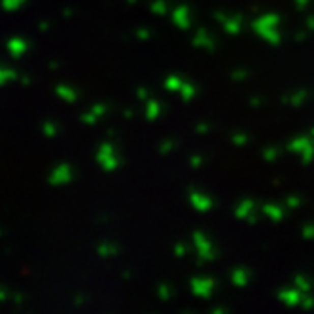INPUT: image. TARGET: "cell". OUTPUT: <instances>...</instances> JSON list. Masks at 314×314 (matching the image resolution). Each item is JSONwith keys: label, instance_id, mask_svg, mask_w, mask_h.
Masks as SVG:
<instances>
[{"label": "cell", "instance_id": "obj_1", "mask_svg": "<svg viewBox=\"0 0 314 314\" xmlns=\"http://www.w3.org/2000/svg\"><path fill=\"white\" fill-rule=\"evenodd\" d=\"M70 178H72L70 167L63 163V165H59V167H55V170L51 173V176H49V184H53V186H59V184H67Z\"/></svg>", "mask_w": 314, "mask_h": 314}, {"label": "cell", "instance_id": "obj_2", "mask_svg": "<svg viewBox=\"0 0 314 314\" xmlns=\"http://www.w3.org/2000/svg\"><path fill=\"white\" fill-rule=\"evenodd\" d=\"M276 25H278V15H263V17H260V19L254 23V28L255 33L263 34L265 31H271V28H276Z\"/></svg>", "mask_w": 314, "mask_h": 314}, {"label": "cell", "instance_id": "obj_3", "mask_svg": "<svg viewBox=\"0 0 314 314\" xmlns=\"http://www.w3.org/2000/svg\"><path fill=\"white\" fill-rule=\"evenodd\" d=\"M212 288H214V282L208 280V278H197V280L191 282V290L199 297H208L210 292H212Z\"/></svg>", "mask_w": 314, "mask_h": 314}, {"label": "cell", "instance_id": "obj_4", "mask_svg": "<svg viewBox=\"0 0 314 314\" xmlns=\"http://www.w3.org/2000/svg\"><path fill=\"white\" fill-rule=\"evenodd\" d=\"M282 303H286V305H301V301H303V295H301V290H282L280 294H278Z\"/></svg>", "mask_w": 314, "mask_h": 314}, {"label": "cell", "instance_id": "obj_5", "mask_svg": "<svg viewBox=\"0 0 314 314\" xmlns=\"http://www.w3.org/2000/svg\"><path fill=\"white\" fill-rule=\"evenodd\" d=\"M191 205L197 210H201V212H207L208 208L212 207V201L208 199V197H205V195L197 193V191H191Z\"/></svg>", "mask_w": 314, "mask_h": 314}, {"label": "cell", "instance_id": "obj_6", "mask_svg": "<svg viewBox=\"0 0 314 314\" xmlns=\"http://www.w3.org/2000/svg\"><path fill=\"white\" fill-rule=\"evenodd\" d=\"M8 49H10L12 57H21V55L27 51V42L19 40V38H14V40L8 42Z\"/></svg>", "mask_w": 314, "mask_h": 314}, {"label": "cell", "instance_id": "obj_7", "mask_svg": "<svg viewBox=\"0 0 314 314\" xmlns=\"http://www.w3.org/2000/svg\"><path fill=\"white\" fill-rule=\"evenodd\" d=\"M173 21L178 25L180 28H187L189 27V15H187V8H178L173 14Z\"/></svg>", "mask_w": 314, "mask_h": 314}, {"label": "cell", "instance_id": "obj_8", "mask_svg": "<svg viewBox=\"0 0 314 314\" xmlns=\"http://www.w3.org/2000/svg\"><path fill=\"white\" fill-rule=\"evenodd\" d=\"M193 44L195 46H201V47H208V49L214 47V42H212V38H208V34L205 28L197 31V34H195V38H193Z\"/></svg>", "mask_w": 314, "mask_h": 314}, {"label": "cell", "instance_id": "obj_9", "mask_svg": "<svg viewBox=\"0 0 314 314\" xmlns=\"http://www.w3.org/2000/svg\"><path fill=\"white\" fill-rule=\"evenodd\" d=\"M312 142H310V138H307V136H299V138H295V140H292V144H290V150L292 152H303V150H307L308 146H310Z\"/></svg>", "mask_w": 314, "mask_h": 314}, {"label": "cell", "instance_id": "obj_10", "mask_svg": "<svg viewBox=\"0 0 314 314\" xmlns=\"http://www.w3.org/2000/svg\"><path fill=\"white\" fill-rule=\"evenodd\" d=\"M255 208V205L252 203V201H242L241 205L237 207V218H246L252 214V210Z\"/></svg>", "mask_w": 314, "mask_h": 314}, {"label": "cell", "instance_id": "obj_11", "mask_svg": "<svg viewBox=\"0 0 314 314\" xmlns=\"http://www.w3.org/2000/svg\"><path fill=\"white\" fill-rule=\"evenodd\" d=\"M223 28L227 31V33H231V34H237V33H241V28H242V25H241V17H233V19H225L223 21Z\"/></svg>", "mask_w": 314, "mask_h": 314}, {"label": "cell", "instance_id": "obj_12", "mask_svg": "<svg viewBox=\"0 0 314 314\" xmlns=\"http://www.w3.org/2000/svg\"><path fill=\"white\" fill-rule=\"evenodd\" d=\"M231 278H233V284H235V286H246L248 273L244 271V269H235L233 274H231Z\"/></svg>", "mask_w": 314, "mask_h": 314}, {"label": "cell", "instance_id": "obj_13", "mask_svg": "<svg viewBox=\"0 0 314 314\" xmlns=\"http://www.w3.org/2000/svg\"><path fill=\"white\" fill-rule=\"evenodd\" d=\"M161 108H159V102H155V100H148L146 102V118L148 120H155L157 116H159Z\"/></svg>", "mask_w": 314, "mask_h": 314}, {"label": "cell", "instance_id": "obj_14", "mask_svg": "<svg viewBox=\"0 0 314 314\" xmlns=\"http://www.w3.org/2000/svg\"><path fill=\"white\" fill-rule=\"evenodd\" d=\"M263 212L269 216V218H273L274 221H280L282 216H284V210L278 207H273V205H267V207L263 208Z\"/></svg>", "mask_w": 314, "mask_h": 314}, {"label": "cell", "instance_id": "obj_15", "mask_svg": "<svg viewBox=\"0 0 314 314\" xmlns=\"http://www.w3.org/2000/svg\"><path fill=\"white\" fill-rule=\"evenodd\" d=\"M99 163L102 165V168H106V170H114V168L120 165L114 155H104V157H99Z\"/></svg>", "mask_w": 314, "mask_h": 314}, {"label": "cell", "instance_id": "obj_16", "mask_svg": "<svg viewBox=\"0 0 314 314\" xmlns=\"http://www.w3.org/2000/svg\"><path fill=\"white\" fill-rule=\"evenodd\" d=\"M57 95L59 97H63V99L67 100V102H74V99H76V93H74L70 87L67 85H59L57 87Z\"/></svg>", "mask_w": 314, "mask_h": 314}, {"label": "cell", "instance_id": "obj_17", "mask_svg": "<svg viewBox=\"0 0 314 314\" xmlns=\"http://www.w3.org/2000/svg\"><path fill=\"white\" fill-rule=\"evenodd\" d=\"M165 87L170 89V91H176V89H180L182 87V80L178 76H168L167 80H165Z\"/></svg>", "mask_w": 314, "mask_h": 314}, {"label": "cell", "instance_id": "obj_18", "mask_svg": "<svg viewBox=\"0 0 314 314\" xmlns=\"http://www.w3.org/2000/svg\"><path fill=\"white\" fill-rule=\"evenodd\" d=\"M269 44H278L280 42V34L276 33V28H271V31H265V33L261 34Z\"/></svg>", "mask_w": 314, "mask_h": 314}, {"label": "cell", "instance_id": "obj_19", "mask_svg": "<svg viewBox=\"0 0 314 314\" xmlns=\"http://www.w3.org/2000/svg\"><path fill=\"white\" fill-rule=\"evenodd\" d=\"M180 95H182V99H184V100H189V99H191V97L195 95V87L189 85V83H182Z\"/></svg>", "mask_w": 314, "mask_h": 314}, {"label": "cell", "instance_id": "obj_20", "mask_svg": "<svg viewBox=\"0 0 314 314\" xmlns=\"http://www.w3.org/2000/svg\"><path fill=\"white\" fill-rule=\"evenodd\" d=\"M152 12L154 14H167V2L165 0H155L152 2Z\"/></svg>", "mask_w": 314, "mask_h": 314}, {"label": "cell", "instance_id": "obj_21", "mask_svg": "<svg viewBox=\"0 0 314 314\" xmlns=\"http://www.w3.org/2000/svg\"><path fill=\"white\" fill-rule=\"evenodd\" d=\"M193 244L197 246V250H203V248L210 246V244H208V241L205 239V235H201V233H195L193 235Z\"/></svg>", "mask_w": 314, "mask_h": 314}, {"label": "cell", "instance_id": "obj_22", "mask_svg": "<svg viewBox=\"0 0 314 314\" xmlns=\"http://www.w3.org/2000/svg\"><path fill=\"white\" fill-rule=\"evenodd\" d=\"M114 254H116V248L112 244H100L99 246V255H102V258H110V255Z\"/></svg>", "mask_w": 314, "mask_h": 314}, {"label": "cell", "instance_id": "obj_23", "mask_svg": "<svg viewBox=\"0 0 314 314\" xmlns=\"http://www.w3.org/2000/svg\"><path fill=\"white\" fill-rule=\"evenodd\" d=\"M295 288L301 290V292H308V290H310V284H308V280L305 276H297V278H295Z\"/></svg>", "mask_w": 314, "mask_h": 314}, {"label": "cell", "instance_id": "obj_24", "mask_svg": "<svg viewBox=\"0 0 314 314\" xmlns=\"http://www.w3.org/2000/svg\"><path fill=\"white\" fill-rule=\"evenodd\" d=\"M312 157H314V144H310L307 150L301 152V159H303V163H310Z\"/></svg>", "mask_w": 314, "mask_h": 314}, {"label": "cell", "instance_id": "obj_25", "mask_svg": "<svg viewBox=\"0 0 314 314\" xmlns=\"http://www.w3.org/2000/svg\"><path fill=\"white\" fill-rule=\"evenodd\" d=\"M23 2H25V0H4V8H6L8 12H15Z\"/></svg>", "mask_w": 314, "mask_h": 314}, {"label": "cell", "instance_id": "obj_26", "mask_svg": "<svg viewBox=\"0 0 314 314\" xmlns=\"http://www.w3.org/2000/svg\"><path fill=\"white\" fill-rule=\"evenodd\" d=\"M12 78H17V74H15L14 70H10V68H4V70L0 72V80H2V83H6V81L12 80Z\"/></svg>", "mask_w": 314, "mask_h": 314}, {"label": "cell", "instance_id": "obj_27", "mask_svg": "<svg viewBox=\"0 0 314 314\" xmlns=\"http://www.w3.org/2000/svg\"><path fill=\"white\" fill-rule=\"evenodd\" d=\"M114 154V148H112V144H102L99 150V155H97V159L99 157H104V155H112Z\"/></svg>", "mask_w": 314, "mask_h": 314}, {"label": "cell", "instance_id": "obj_28", "mask_svg": "<svg viewBox=\"0 0 314 314\" xmlns=\"http://www.w3.org/2000/svg\"><path fill=\"white\" fill-rule=\"evenodd\" d=\"M303 100H305V91H297V93H295L294 97L290 99V102H292L294 106H299Z\"/></svg>", "mask_w": 314, "mask_h": 314}, {"label": "cell", "instance_id": "obj_29", "mask_svg": "<svg viewBox=\"0 0 314 314\" xmlns=\"http://www.w3.org/2000/svg\"><path fill=\"white\" fill-rule=\"evenodd\" d=\"M42 131H44V134H46V136H53V134L57 133V129H55L53 123H44Z\"/></svg>", "mask_w": 314, "mask_h": 314}, {"label": "cell", "instance_id": "obj_30", "mask_svg": "<svg viewBox=\"0 0 314 314\" xmlns=\"http://www.w3.org/2000/svg\"><path fill=\"white\" fill-rule=\"evenodd\" d=\"M301 205V201L297 197H288L286 199V207L288 208H297Z\"/></svg>", "mask_w": 314, "mask_h": 314}, {"label": "cell", "instance_id": "obj_31", "mask_svg": "<svg viewBox=\"0 0 314 314\" xmlns=\"http://www.w3.org/2000/svg\"><path fill=\"white\" fill-rule=\"evenodd\" d=\"M97 118H99V116H97L93 110H91L89 114H83V118H81V120H83V123H95V121H97Z\"/></svg>", "mask_w": 314, "mask_h": 314}, {"label": "cell", "instance_id": "obj_32", "mask_svg": "<svg viewBox=\"0 0 314 314\" xmlns=\"http://www.w3.org/2000/svg\"><path fill=\"white\" fill-rule=\"evenodd\" d=\"M233 142L237 144V146H242V144H246V136H244L242 133H237L233 136Z\"/></svg>", "mask_w": 314, "mask_h": 314}, {"label": "cell", "instance_id": "obj_33", "mask_svg": "<svg viewBox=\"0 0 314 314\" xmlns=\"http://www.w3.org/2000/svg\"><path fill=\"white\" fill-rule=\"evenodd\" d=\"M263 157L267 161H273L274 157H276V150H273V148H267L265 152H263Z\"/></svg>", "mask_w": 314, "mask_h": 314}, {"label": "cell", "instance_id": "obj_34", "mask_svg": "<svg viewBox=\"0 0 314 314\" xmlns=\"http://www.w3.org/2000/svg\"><path fill=\"white\" fill-rule=\"evenodd\" d=\"M303 237L305 239H314V225H307L303 229Z\"/></svg>", "mask_w": 314, "mask_h": 314}, {"label": "cell", "instance_id": "obj_35", "mask_svg": "<svg viewBox=\"0 0 314 314\" xmlns=\"http://www.w3.org/2000/svg\"><path fill=\"white\" fill-rule=\"evenodd\" d=\"M168 295H170V292H168V288L165 286V284H163V286L159 288V297L163 301H167L168 299Z\"/></svg>", "mask_w": 314, "mask_h": 314}, {"label": "cell", "instance_id": "obj_36", "mask_svg": "<svg viewBox=\"0 0 314 314\" xmlns=\"http://www.w3.org/2000/svg\"><path fill=\"white\" fill-rule=\"evenodd\" d=\"M301 305H303L305 308H312L314 307V297H303Z\"/></svg>", "mask_w": 314, "mask_h": 314}, {"label": "cell", "instance_id": "obj_37", "mask_svg": "<svg viewBox=\"0 0 314 314\" xmlns=\"http://www.w3.org/2000/svg\"><path fill=\"white\" fill-rule=\"evenodd\" d=\"M136 38H138V40H148V38H150V33H148L146 28H140V31H136Z\"/></svg>", "mask_w": 314, "mask_h": 314}, {"label": "cell", "instance_id": "obj_38", "mask_svg": "<svg viewBox=\"0 0 314 314\" xmlns=\"http://www.w3.org/2000/svg\"><path fill=\"white\" fill-rule=\"evenodd\" d=\"M93 112L100 118V116L106 112V106H104V104H95V106H93Z\"/></svg>", "mask_w": 314, "mask_h": 314}, {"label": "cell", "instance_id": "obj_39", "mask_svg": "<svg viewBox=\"0 0 314 314\" xmlns=\"http://www.w3.org/2000/svg\"><path fill=\"white\" fill-rule=\"evenodd\" d=\"M246 78V70H235L233 72V80H244Z\"/></svg>", "mask_w": 314, "mask_h": 314}, {"label": "cell", "instance_id": "obj_40", "mask_svg": "<svg viewBox=\"0 0 314 314\" xmlns=\"http://www.w3.org/2000/svg\"><path fill=\"white\" fill-rule=\"evenodd\" d=\"M174 252H176V255H178V258H182V255H186V246H184V244H176Z\"/></svg>", "mask_w": 314, "mask_h": 314}, {"label": "cell", "instance_id": "obj_41", "mask_svg": "<svg viewBox=\"0 0 314 314\" xmlns=\"http://www.w3.org/2000/svg\"><path fill=\"white\" fill-rule=\"evenodd\" d=\"M170 150H173V142H163L161 144V154H167Z\"/></svg>", "mask_w": 314, "mask_h": 314}, {"label": "cell", "instance_id": "obj_42", "mask_svg": "<svg viewBox=\"0 0 314 314\" xmlns=\"http://www.w3.org/2000/svg\"><path fill=\"white\" fill-rule=\"evenodd\" d=\"M201 163H203V159H201L199 155H197V157H191V167H201Z\"/></svg>", "mask_w": 314, "mask_h": 314}, {"label": "cell", "instance_id": "obj_43", "mask_svg": "<svg viewBox=\"0 0 314 314\" xmlns=\"http://www.w3.org/2000/svg\"><path fill=\"white\" fill-rule=\"evenodd\" d=\"M208 131V127L207 125H197V133H201V134H205Z\"/></svg>", "mask_w": 314, "mask_h": 314}, {"label": "cell", "instance_id": "obj_44", "mask_svg": "<svg viewBox=\"0 0 314 314\" xmlns=\"http://www.w3.org/2000/svg\"><path fill=\"white\" fill-rule=\"evenodd\" d=\"M295 4H297V8H305L308 4V0H295Z\"/></svg>", "mask_w": 314, "mask_h": 314}, {"label": "cell", "instance_id": "obj_45", "mask_svg": "<svg viewBox=\"0 0 314 314\" xmlns=\"http://www.w3.org/2000/svg\"><path fill=\"white\" fill-rule=\"evenodd\" d=\"M136 95H138V99L146 100V91H144V89H138V91H136Z\"/></svg>", "mask_w": 314, "mask_h": 314}, {"label": "cell", "instance_id": "obj_46", "mask_svg": "<svg viewBox=\"0 0 314 314\" xmlns=\"http://www.w3.org/2000/svg\"><path fill=\"white\" fill-rule=\"evenodd\" d=\"M307 27L310 28V31H314V15H312V17H308V21H307Z\"/></svg>", "mask_w": 314, "mask_h": 314}, {"label": "cell", "instance_id": "obj_47", "mask_svg": "<svg viewBox=\"0 0 314 314\" xmlns=\"http://www.w3.org/2000/svg\"><path fill=\"white\" fill-rule=\"evenodd\" d=\"M250 104H252V106H260V104H261V99H255V97H254V99L250 100Z\"/></svg>", "mask_w": 314, "mask_h": 314}, {"label": "cell", "instance_id": "obj_48", "mask_svg": "<svg viewBox=\"0 0 314 314\" xmlns=\"http://www.w3.org/2000/svg\"><path fill=\"white\" fill-rule=\"evenodd\" d=\"M38 28H40V31H47V28H49V25H47V23H44V21H42L40 25H38Z\"/></svg>", "mask_w": 314, "mask_h": 314}, {"label": "cell", "instance_id": "obj_49", "mask_svg": "<svg viewBox=\"0 0 314 314\" xmlns=\"http://www.w3.org/2000/svg\"><path fill=\"white\" fill-rule=\"evenodd\" d=\"M74 303H76V305H81V303H83V297H80V295H78V297L74 299Z\"/></svg>", "mask_w": 314, "mask_h": 314}, {"label": "cell", "instance_id": "obj_50", "mask_svg": "<svg viewBox=\"0 0 314 314\" xmlns=\"http://www.w3.org/2000/svg\"><path fill=\"white\" fill-rule=\"evenodd\" d=\"M295 38H297V40H303V38H305V33H297V34H295Z\"/></svg>", "mask_w": 314, "mask_h": 314}, {"label": "cell", "instance_id": "obj_51", "mask_svg": "<svg viewBox=\"0 0 314 314\" xmlns=\"http://www.w3.org/2000/svg\"><path fill=\"white\" fill-rule=\"evenodd\" d=\"M21 81H23V85H28V83H31V80H28V78H25V76L21 78Z\"/></svg>", "mask_w": 314, "mask_h": 314}, {"label": "cell", "instance_id": "obj_52", "mask_svg": "<svg viewBox=\"0 0 314 314\" xmlns=\"http://www.w3.org/2000/svg\"><path fill=\"white\" fill-rule=\"evenodd\" d=\"M72 15V10H65V17H70Z\"/></svg>", "mask_w": 314, "mask_h": 314}, {"label": "cell", "instance_id": "obj_53", "mask_svg": "<svg viewBox=\"0 0 314 314\" xmlns=\"http://www.w3.org/2000/svg\"><path fill=\"white\" fill-rule=\"evenodd\" d=\"M125 118H127V120H129V118H133V112H131V110H127V112H125Z\"/></svg>", "mask_w": 314, "mask_h": 314}, {"label": "cell", "instance_id": "obj_54", "mask_svg": "<svg viewBox=\"0 0 314 314\" xmlns=\"http://www.w3.org/2000/svg\"><path fill=\"white\" fill-rule=\"evenodd\" d=\"M14 301H15V303H17V305H19V303H21V295H15Z\"/></svg>", "mask_w": 314, "mask_h": 314}, {"label": "cell", "instance_id": "obj_55", "mask_svg": "<svg viewBox=\"0 0 314 314\" xmlns=\"http://www.w3.org/2000/svg\"><path fill=\"white\" fill-rule=\"evenodd\" d=\"M310 138H314V129L310 131Z\"/></svg>", "mask_w": 314, "mask_h": 314}, {"label": "cell", "instance_id": "obj_56", "mask_svg": "<svg viewBox=\"0 0 314 314\" xmlns=\"http://www.w3.org/2000/svg\"><path fill=\"white\" fill-rule=\"evenodd\" d=\"M129 2H131V4H133V2H134V0H129Z\"/></svg>", "mask_w": 314, "mask_h": 314}]
</instances>
